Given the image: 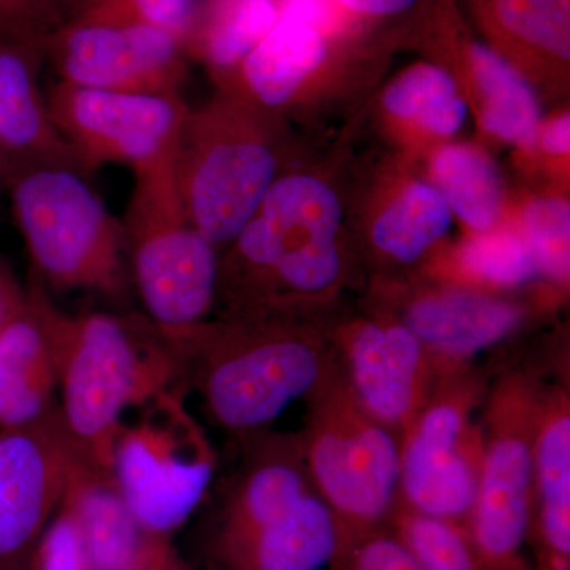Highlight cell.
<instances>
[{
    "label": "cell",
    "mask_w": 570,
    "mask_h": 570,
    "mask_svg": "<svg viewBox=\"0 0 570 570\" xmlns=\"http://www.w3.org/2000/svg\"><path fill=\"white\" fill-rule=\"evenodd\" d=\"M43 317L67 436L82 459L111 478L124 412L164 393L170 358L156 356L130 325L108 314L66 316L43 298Z\"/></svg>",
    "instance_id": "6da1fadb"
},
{
    "label": "cell",
    "mask_w": 570,
    "mask_h": 570,
    "mask_svg": "<svg viewBox=\"0 0 570 570\" xmlns=\"http://www.w3.org/2000/svg\"><path fill=\"white\" fill-rule=\"evenodd\" d=\"M32 264L58 291L119 296L126 291L122 224L67 167H18L6 181Z\"/></svg>",
    "instance_id": "7a4b0ae2"
},
{
    "label": "cell",
    "mask_w": 570,
    "mask_h": 570,
    "mask_svg": "<svg viewBox=\"0 0 570 570\" xmlns=\"http://www.w3.org/2000/svg\"><path fill=\"white\" fill-rule=\"evenodd\" d=\"M159 333L168 354L186 360L209 415L234 433L269 425L325 379V354L299 336H223L204 322Z\"/></svg>",
    "instance_id": "3957f363"
},
{
    "label": "cell",
    "mask_w": 570,
    "mask_h": 570,
    "mask_svg": "<svg viewBox=\"0 0 570 570\" xmlns=\"http://www.w3.org/2000/svg\"><path fill=\"white\" fill-rule=\"evenodd\" d=\"M122 227L135 285L159 332L202 324L216 296L219 264L216 246L184 214L175 163L135 175Z\"/></svg>",
    "instance_id": "277c9868"
},
{
    "label": "cell",
    "mask_w": 570,
    "mask_h": 570,
    "mask_svg": "<svg viewBox=\"0 0 570 570\" xmlns=\"http://www.w3.org/2000/svg\"><path fill=\"white\" fill-rule=\"evenodd\" d=\"M307 474L337 519L370 524L400 489L401 449L389 426L360 406L347 385L318 395L306 442Z\"/></svg>",
    "instance_id": "5b68a950"
},
{
    "label": "cell",
    "mask_w": 570,
    "mask_h": 570,
    "mask_svg": "<svg viewBox=\"0 0 570 570\" xmlns=\"http://www.w3.org/2000/svg\"><path fill=\"white\" fill-rule=\"evenodd\" d=\"M140 425L121 431L111 478L119 497L146 530L168 538L189 520L213 482L212 450L171 397Z\"/></svg>",
    "instance_id": "8992f818"
},
{
    "label": "cell",
    "mask_w": 570,
    "mask_h": 570,
    "mask_svg": "<svg viewBox=\"0 0 570 570\" xmlns=\"http://www.w3.org/2000/svg\"><path fill=\"white\" fill-rule=\"evenodd\" d=\"M47 104L88 175L105 164L140 175L175 163L189 110L181 94L100 91L61 81L48 89Z\"/></svg>",
    "instance_id": "52a82bcc"
},
{
    "label": "cell",
    "mask_w": 570,
    "mask_h": 570,
    "mask_svg": "<svg viewBox=\"0 0 570 570\" xmlns=\"http://www.w3.org/2000/svg\"><path fill=\"white\" fill-rule=\"evenodd\" d=\"M272 149L255 138L214 132L204 111L187 110L175 176L187 220L213 246L234 242L253 219L275 178Z\"/></svg>",
    "instance_id": "ba28073f"
},
{
    "label": "cell",
    "mask_w": 570,
    "mask_h": 570,
    "mask_svg": "<svg viewBox=\"0 0 570 570\" xmlns=\"http://www.w3.org/2000/svg\"><path fill=\"white\" fill-rule=\"evenodd\" d=\"M340 202L326 184L305 175L285 176L272 184L234 239L236 250L246 265L294 291H324L340 275Z\"/></svg>",
    "instance_id": "9c48e42d"
},
{
    "label": "cell",
    "mask_w": 570,
    "mask_h": 570,
    "mask_svg": "<svg viewBox=\"0 0 570 570\" xmlns=\"http://www.w3.org/2000/svg\"><path fill=\"white\" fill-rule=\"evenodd\" d=\"M538 409L539 397L523 379L505 382L491 401L471 515L480 554L497 564L517 557L530 527Z\"/></svg>",
    "instance_id": "30bf717a"
},
{
    "label": "cell",
    "mask_w": 570,
    "mask_h": 570,
    "mask_svg": "<svg viewBox=\"0 0 570 570\" xmlns=\"http://www.w3.org/2000/svg\"><path fill=\"white\" fill-rule=\"evenodd\" d=\"M187 59L181 41L146 26L66 22L43 45L58 81L100 91L181 94Z\"/></svg>",
    "instance_id": "8fae6325"
},
{
    "label": "cell",
    "mask_w": 570,
    "mask_h": 570,
    "mask_svg": "<svg viewBox=\"0 0 570 570\" xmlns=\"http://www.w3.org/2000/svg\"><path fill=\"white\" fill-rule=\"evenodd\" d=\"M80 459L58 411L0 431V570L32 553Z\"/></svg>",
    "instance_id": "7c38bea8"
},
{
    "label": "cell",
    "mask_w": 570,
    "mask_h": 570,
    "mask_svg": "<svg viewBox=\"0 0 570 570\" xmlns=\"http://www.w3.org/2000/svg\"><path fill=\"white\" fill-rule=\"evenodd\" d=\"M482 450L466 390H450L423 407L401 449L400 487L414 512L445 521L469 515Z\"/></svg>",
    "instance_id": "4fadbf2b"
},
{
    "label": "cell",
    "mask_w": 570,
    "mask_h": 570,
    "mask_svg": "<svg viewBox=\"0 0 570 570\" xmlns=\"http://www.w3.org/2000/svg\"><path fill=\"white\" fill-rule=\"evenodd\" d=\"M62 505L77 523L91 570H184L168 538L146 530L110 475L85 459L71 472Z\"/></svg>",
    "instance_id": "5bb4252c"
},
{
    "label": "cell",
    "mask_w": 570,
    "mask_h": 570,
    "mask_svg": "<svg viewBox=\"0 0 570 570\" xmlns=\"http://www.w3.org/2000/svg\"><path fill=\"white\" fill-rule=\"evenodd\" d=\"M352 393L390 430L409 428L425 407L428 351L406 325L366 324L347 340Z\"/></svg>",
    "instance_id": "9a60e30c"
},
{
    "label": "cell",
    "mask_w": 570,
    "mask_h": 570,
    "mask_svg": "<svg viewBox=\"0 0 570 570\" xmlns=\"http://www.w3.org/2000/svg\"><path fill=\"white\" fill-rule=\"evenodd\" d=\"M43 50L0 45V151L18 167H67L89 176L52 121L40 88Z\"/></svg>",
    "instance_id": "2e32d148"
},
{
    "label": "cell",
    "mask_w": 570,
    "mask_h": 570,
    "mask_svg": "<svg viewBox=\"0 0 570 570\" xmlns=\"http://www.w3.org/2000/svg\"><path fill=\"white\" fill-rule=\"evenodd\" d=\"M56 389L43 296L32 292L0 330V428L36 422Z\"/></svg>",
    "instance_id": "e0dca14e"
},
{
    "label": "cell",
    "mask_w": 570,
    "mask_h": 570,
    "mask_svg": "<svg viewBox=\"0 0 570 570\" xmlns=\"http://www.w3.org/2000/svg\"><path fill=\"white\" fill-rule=\"evenodd\" d=\"M519 306L466 291L428 295L412 303L404 325L430 355L464 362L508 337L520 325Z\"/></svg>",
    "instance_id": "ac0fdd59"
},
{
    "label": "cell",
    "mask_w": 570,
    "mask_h": 570,
    "mask_svg": "<svg viewBox=\"0 0 570 570\" xmlns=\"http://www.w3.org/2000/svg\"><path fill=\"white\" fill-rule=\"evenodd\" d=\"M340 547V519L321 494L307 490L228 557L242 570H325Z\"/></svg>",
    "instance_id": "d6986e66"
},
{
    "label": "cell",
    "mask_w": 570,
    "mask_h": 570,
    "mask_svg": "<svg viewBox=\"0 0 570 570\" xmlns=\"http://www.w3.org/2000/svg\"><path fill=\"white\" fill-rule=\"evenodd\" d=\"M534 494L554 569L570 560V414L564 395L539 403L534 433Z\"/></svg>",
    "instance_id": "ffe728a7"
},
{
    "label": "cell",
    "mask_w": 570,
    "mask_h": 570,
    "mask_svg": "<svg viewBox=\"0 0 570 570\" xmlns=\"http://www.w3.org/2000/svg\"><path fill=\"white\" fill-rule=\"evenodd\" d=\"M332 40L302 22L276 20L236 67H242L246 85L262 104L281 107L324 66Z\"/></svg>",
    "instance_id": "44dd1931"
},
{
    "label": "cell",
    "mask_w": 570,
    "mask_h": 570,
    "mask_svg": "<svg viewBox=\"0 0 570 570\" xmlns=\"http://www.w3.org/2000/svg\"><path fill=\"white\" fill-rule=\"evenodd\" d=\"M273 0H198L184 45L187 58L216 70L235 69L276 24Z\"/></svg>",
    "instance_id": "7402d4cb"
},
{
    "label": "cell",
    "mask_w": 570,
    "mask_h": 570,
    "mask_svg": "<svg viewBox=\"0 0 570 570\" xmlns=\"http://www.w3.org/2000/svg\"><path fill=\"white\" fill-rule=\"evenodd\" d=\"M464 52L485 100L482 116L485 129L504 140L534 145L539 104L523 75L483 41L468 40Z\"/></svg>",
    "instance_id": "603a6c76"
},
{
    "label": "cell",
    "mask_w": 570,
    "mask_h": 570,
    "mask_svg": "<svg viewBox=\"0 0 570 570\" xmlns=\"http://www.w3.org/2000/svg\"><path fill=\"white\" fill-rule=\"evenodd\" d=\"M498 45L554 61L570 59V0H474Z\"/></svg>",
    "instance_id": "cb8c5ba5"
},
{
    "label": "cell",
    "mask_w": 570,
    "mask_h": 570,
    "mask_svg": "<svg viewBox=\"0 0 570 570\" xmlns=\"http://www.w3.org/2000/svg\"><path fill=\"white\" fill-rule=\"evenodd\" d=\"M309 474L291 456H265L239 483L225 524V551H232L291 508L309 489Z\"/></svg>",
    "instance_id": "d4e9b609"
},
{
    "label": "cell",
    "mask_w": 570,
    "mask_h": 570,
    "mask_svg": "<svg viewBox=\"0 0 570 570\" xmlns=\"http://www.w3.org/2000/svg\"><path fill=\"white\" fill-rule=\"evenodd\" d=\"M439 194L475 230H490L501 209V176L489 157L469 146H448L433 164Z\"/></svg>",
    "instance_id": "484cf974"
},
{
    "label": "cell",
    "mask_w": 570,
    "mask_h": 570,
    "mask_svg": "<svg viewBox=\"0 0 570 570\" xmlns=\"http://www.w3.org/2000/svg\"><path fill=\"white\" fill-rule=\"evenodd\" d=\"M450 206L436 187L412 184L374 225L379 249L411 264L448 234Z\"/></svg>",
    "instance_id": "4316f807"
},
{
    "label": "cell",
    "mask_w": 570,
    "mask_h": 570,
    "mask_svg": "<svg viewBox=\"0 0 570 570\" xmlns=\"http://www.w3.org/2000/svg\"><path fill=\"white\" fill-rule=\"evenodd\" d=\"M384 104L393 115L415 119L439 135L455 134L466 118L452 75L431 63L404 71L385 92Z\"/></svg>",
    "instance_id": "83f0119b"
},
{
    "label": "cell",
    "mask_w": 570,
    "mask_h": 570,
    "mask_svg": "<svg viewBox=\"0 0 570 570\" xmlns=\"http://www.w3.org/2000/svg\"><path fill=\"white\" fill-rule=\"evenodd\" d=\"M197 11L198 0H69L66 22L146 26L171 33L184 48Z\"/></svg>",
    "instance_id": "f1b7e54d"
},
{
    "label": "cell",
    "mask_w": 570,
    "mask_h": 570,
    "mask_svg": "<svg viewBox=\"0 0 570 570\" xmlns=\"http://www.w3.org/2000/svg\"><path fill=\"white\" fill-rule=\"evenodd\" d=\"M461 261L471 275L498 285L527 284L542 275L527 236L512 230L472 238L461 250Z\"/></svg>",
    "instance_id": "f546056e"
},
{
    "label": "cell",
    "mask_w": 570,
    "mask_h": 570,
    "mask_svg": "<svg viewBox=\"0 0 570 570\" xmlns=\"http://www.w3.org/2000/svg\"><path fill=\"white\" fill-rule=\"evenodd\" d=\"M403 540L423 570H480L474 551L452 521L414 512L404 521Z\"/></svg>",
    "instance_id": "4dcf8cb0"
},
{
    "label": "cell",
    "mask_w": 570,
    "mask_h": 570,
    "mask_svg": "<svg viewBox=\"0 0 570 570\" xmlns=\"http://www.w3.org/2000/svg\"><path fill=\"white\" fill-rule=\"evenodd\" d=\"M527 239L538 261L540 273L566 281L570 268V209L554 198H542L524 214Z\"/></svg>",
    "instance_id": "1f68e13d"
},
{
    "label": "cell",
    "mask_w": 570,
    "mask_h": 570,
    "mask_svg": "<svg viewBox=\"0 0 570 570\" xmlns=\"http://www.w3.org/2000/svg\"><path fill=\"white\" fill-rule=\"evenodd\" d=\"M69 0H0V45H29L43 50L45 41L67 21Z\"/></svg>",
    "instance_id": "d6a6232c"
},
{
    "label": "cell",
    "mask_w": 570,
    "mask_h": 570,
    "mask_svg": "<svg viewBox=\"0 0 570 570\" xmlns=\"http://www.w3.org/2000/svg\"><path fill=\"white\" fill-rule=\"evenodd\" d=\"M28 570H91L77 523L62 504L33 547Z\"/></svg>",
    "instance_id": "836d02e7"
},
{
    "label": "cell",
    "mask_w": 570,
    "mask_h": 570,
    "mask_svg": "<svg viewBox=\"0 0 570 570\" xmlns=\"http://www.w3.org/2000/svg\"><path fill=\"white\" fill-rule=\"evenodd\" d=\"M277 20L302 22L330 39L352 36L363 28L358 18L336 0H273Z\"/></svg>",
    "instance_id": "e575fe53"
},
{
    "label": "cell",
    "mask_w": 570,
    "mask_h": 570,
    "mask_svg": "<svg viewBox=\"0 0 570 570\" xmlns=\"http://www.w3.org/2000/svg\"><path fill=\"white\" fill-rule=\"evenodd\" d=\"M355 570H423L404 540L376 538L356 551Z\"/></svg>",
    "instance_id": "d590c367"
},
{
    "label": "cell",
    "mask_w": 570,
    "mask_h": 570,
    "mask_svg": "<svg viewBox=\"0 0 570 570\" xmlns=\"http://www.w3.org/2000/svg\"><path fill=\"white\" fill-rule=\"evenodd\" d=\"M336 2L356 18H382L403 13L417 6L420 0H336Z\"/></svg>",
    "instance_id": "8d00e7d4"
},
{
    "label": "cell",
    "mask_w": 570,
    "mask_h": 570,
    "mask_svg": "<svg viewBox=\"0 0 570 570\" xmlns=\"http://www.w3.org/2000/svg\"><path fill=\"white\" fill-rule=\"evenodd\" d=\"M542 145L550 154H568L570 149V116L554 119L542 134Z\"/></svg>",
    "instance_id": "74e56055"
},
{
    "label": "cell",
    "mask_w": 570,
    "mask_h": 570,
    "mask_svg": "<svg viewBox=\"0 0 570 570\" xmlns=\"http://www.w3.org/2000/svg\"><path fill=\"white\" fill-rule=\"evenodd\" d=\"M24 302V295L18 291L17 284L13 283L7 273L0 275V330L6 322L13 316L14 311Z\"/></svg>",
    "instance_id": "f35d334b"
},
{
    "label": "cell",
    "mask_w": 570,
    "mask_h": 570,
    "mask_svg": "<svg viewBox=\"0 0 570 570\" xmlns=\"http://www.w3.org/2000/svg\"><path fill=\"white\" fill-rule=\"evenodd\" d=\"M14 170L13 164L10 163L9 157L6 156L2 151H0V181L6 183L11 175V171Z\"/></svg>",
    "instance_id": "ab89813d"
},
{
    "label": "cell",
    "mask_w": 570,
    "mask_h": 570,
    "mask_svg": "<svg viewBox=\"0 0 570 570\" xmlns=\"http://www.w3.org/2000/svg\"><path fill=\"white\" fill-rule=\"evenodd\" d=\"M13 570H22L21 568H17V569H13Z\"/></svg>",
    "instance_id": "60d3db41"
}]
</instances>
